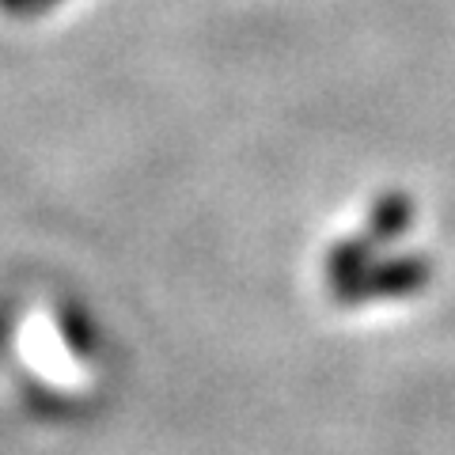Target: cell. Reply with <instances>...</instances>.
I'll return each instance as SVG.
<instances>
[{
	"mask_svg": "<svg viewBox=\"0 0 455 455\" xmlns=\"http://www.w3.org/2000/svg\"><path fill=\"white\" fill-rule=\"evenodd\" d=\"M57 4V0H27V12H42V8H50Z\"/></svg>",
	"mask_w": 455,
	"mask_h": 455,
	"instance_id": "6da1fadb",
	"label": "cell"
},
{
	"mask_svg": "<svg viewBox=\"0 0 455 455\" xmlns=\"http://www.w3.org/2000/svg\"><path fill=\"white\" fill-rule=\"evenodd\" d=\"M4 8H12V12H20V8H27V0H0Z\"/></svg>",
	"mask_w": 455,
	"mask_h": 455,
	"instance_id": "7a4b0ae2",
	"label": "cell"
}]
</instances>
